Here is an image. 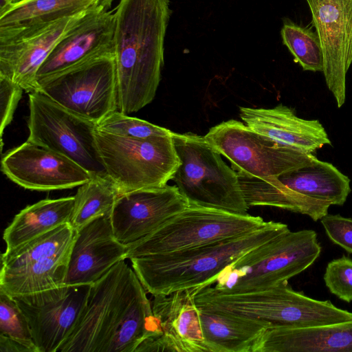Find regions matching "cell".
<instances>
[{
    "instance_id": "obj_1",
    "label": "cell",
    "mask_w": 352,
    "mask_h": 352,
    "mask_svg": "<svg viewBox=\"0 0 352 352\" xmlns=\"http://www.w3.org/2000/svg\"><path fill=\"white\" fill-rule=\"evenodd\" d=\"M160 332L146 291L123 260L90 285L80 316L58 352H135Z\"/></svg>"
},
{
    "instance_id": "obj_2",
    "label": "cell",
    "mask_w": 352,
    "mask_h": 352,
    "mask_svg": "<svg viewBox=\"0 0 352 352\" xmlns=\"http://www.w3.org/2000/svg\"><path fill=\"white\" fill-rule=\"evenodd\" d=\"M113 10L118 110L129 114L156 95L172 10L169 0H119Z\"/></svg>"
},
{
    "instance_id": "obj_3",
    "label": "cell",
    "mask_w": 352,
    "mask_h": 352,
    "mask_svg": "<svg viewBox=\"0 0 352 352\" xmlns=\"http://www.w3.org/2000/svg\"><path fill=\"white\" fill-rule=\"evenodd\" d=\"M289 230L287 224L270 221L260 229L239 236L129 260L144 288L153 296L199 289L239 258Z\"/></svg>"
},
{
    "instance_id": "obj_4",
    "label": "cell",
    "mask_w": 352,
    "mask_h": 352,
    "mask_svg": "<svg viewBox=\"0 0 352 352\" xmlns=\"http://www.w3.org/2000/svg\"><path fill=\"white\" fill-rule=\"evenodd\" d=\"M313 230L288 232L261 245L226 267L208 284L226 294L263 289L300 274L320 256Z\"/></svg>"
},
{
    "instance_id": "obj_5",
    "label": "cell",
    "mask_w": 352,
    "mask_h": 352,
    "mask_svg": "<svg viewBox=\"0 0 352 352\" xmlns=\"http://www.w3.org/2000/svg\"><path fill=\"white\" fill-rule=\"evenodd\" d=\"M173 138L181 164L172 180L189 204L247 214L238 174L205 137L173 132Z\"/></svg>"
},
{
    "instance_id": "obj_6",
    "label": "cell",
    "mask_w": 352,
    "mask_h": 352,
    "mask_svg": "<svg viewBox=\"0 0 352 352\" xmlns=\"http://www.w3.org/2000/svg\"><path fill=\"white\" fill-rule=\"evenodd\" d=\"M98 151L107 176L120 194L164 186L173 179L181 162L173 135L131 138L95 129Z\"/></svg>"
},
{
    "instance_id": "obj_7",
    "label": "cell",
    "mask_w": 352,
    "mask_h": 352,
    "mask_svg": "<svg viewBox=\"0 0 352 352\" xmlns=\"http://www.w3.org/2000/svg\"><path fill=\"white\" fill-rule=\"evenodd\" d=\"M259 216L189 205L154 231L128 245L127 259L166 254L239 236L266 224Z\"/></svg>"
},
{
    "instance_id": "obj_8",
    "label": "cell",
    "mask_w": 352,
    "mask_h": 352,
    "mask_svg": "<svg viewBox=\"0 0 352 352\" xmlns=\"http://www.w3.org/2000/svg\"><path fill=\"white\" fill-rule=\"evenodd\" d=\"M76 230L63 224L1 254L0 289L13 296L64 285Z\"/></svg>"
},
{
    "instance_id": "obj_9",
    "label": "cell",
    "mask_w": 352,
    "mask_h": 352,
    "mask_svg": "<svg viewBox=\"0 0 352 352\" xmlns=\"http://www.w3.org/2000/svg\"><path fill=\"white\" fill-rule=\"evenodd\" d=\"M204 137L241 177H278L311 164L316 159L313 153L280 144L236 120L215 125Z\"/></svg>"
},
{
    "instance_id": "obj_10",
    "label": "cell",
    "mask_w": 352,
    "mask_h": 352,
    "mask_svg": "<svg viewBox=\"0 0 352 352\" xmlns=\"http://www.w3.org/2000/svg\"><path fill=\"white\" fill-rule=\"evenodd\" d=\"M36 91L97 124L118 110L114 54L95 56L52 76L39 82Z\"/></svg>"
},
{
    "instance_id": "obj_11",
    "label": "cell",
    "mask_w": 352,
    "mask_h": 352,
    "mask_svg": "<svg viewBox=\"0 0 352 352\" xmlns=\"http://www.w3.org/2000/svg\"><path fill=\"white\" fill-rule=\"evenodd\" d=\"M29 111L27 140L69 158L92 175L107 176L96 146V124L38 91L29 93Z\"/></svg>"
},
{
    "instance_id": "obj_12",
    "label": "cell",
    "mask_w": 352,
    "mask_h": 352,
    "mask_svg": "<svg viewBox=\"0 0 352 352\" xmlns=\"http://www.w3.org/2000/svg\"><path fill=\"white\" fill-rule=\"evenodd\" d=\"M96 7L52 21L0 27V76L11 79L27 92L36 91V74L43 62Z\"/></svg>"
},
{
    "instance_id": "obj_13",
    "label": "cell",
    "mask_w": 352,
    "mask_h": 352,
    "mask_svg": "<svg viewBox=\"0 0 352 352\" xmlns=\"http://www.w3.org/2000/svg\"><path fill=\"white\" fill-rule=\"evenodd\" d=\"M89 287L64 284L12 296L28 320L38 352H58L80 316Z\"/></svg>"
},
{
    "instance_id": "obj_14",
    "label": "cell",
    "mask_w": 352,
    "mask_h": 352,
    "mask_svg": "<svg viewBox=\"0 0 352 352\" xmlns=\"http://www.w3.org/2000/svg\"><path fill=\"white\" fill-rule=\"evenodd\" d=\"M306 1L321 43L326 84L341 107L352 63V0Z\"/></svg>"
},
{
    "instance_id": "obj_15",
    "label": "cell",
    "mask_w": 352,
    "mask_h": 352,
    "mask_svg": "<svg viewBox=\"0 0 352 352\" xmlns=\"http://www.w3.org/2000/svg\"><path fill=\"white\" fill-rule=\"evenodd\" d=\"M189 205L176 185L166 184L121 193L109 216L114 236L123 244H131Z\"/></svg>"
},
{
    "instance_id": "obj_16",
    "label": "cell",
    "mask_w": 352,
    "mask_h": 352,
    "mask_svg": "<svg viewBox=\"0 0 352 352\" xmlns=\"http://www.w3.org/2000/svg\"><path fill=\"white\" fill-rule=\"evenodd\" d=\"M1 169L17 185L37 191L72 188L92 177L69 158L28 140L2 157Z\"/></svg>"
},
{
    "instance_id": "obj_17",
    "label": "cell",
    "mask_w": 352,
    "mask_h": 352,
    "mask_svg": "<svg viewBox=\"0 0 352 352\" xmlns=\"http://www.w3.org/2000/svg\"><path fill=\"white\" fill-rule=\"evenodd\" d=\"M197 291L153 296L152 309L160 332L144 340L135 352H208L195 300Z\"/></svg>"
},
{
    "instance_id": "obj_18",
    "label": "cell",
    "mask_w": 352,
    "mask_h": 352,
    "mask_svg": "<svg viewBox=\"0 0 352 352\" xmlns=\"http://www.w3.org/2000/svg\"><path fill=\"white\" fill-rule=\"evenodd\" d=\"M113 0L100 4L54 48L39 68L38 83L95 56L113 53Z\"/></svg>"
},
{
    "instance_id": "obj_19",
    "label": "cell",
    "mask_w": 352,
    "mask_h": 352,
    "mask_svg": "<svg viewBox=\"0 0 352 352\" xmlns=\"http://www.w3.org/2000/svg\"><path fill=\"white\" fill-rule=\"evenodd\" d=\"M128 245L114 236L110 217H99L76 231L65 285H91L127 258Z\"/></svg>"
},
{
    "instance_id": "obj_20",
    "label": "cell",
    "mask_w": 352,
    "mask_h": 352,
    "mask_svg": "<svg viewBox=\"0 0 352 352\" xmlns=\"http://www.w3.org/2000/svg\"><path fill=\"white\" fill-rule=\"evenodd\" d=\"M239 116L254 131L302 152L313 153L331 144L327 133L318 120L299 118L292 109L282 104L272 108L241 107Z\"/></svg>"
},
{
    "instance_id": "obj_21",
    "label": "cell",
    "mask_w": 352,
    "mask_h": 352,
    "mask_svg": "<svg viewBox=\"0 0 352 352\" xmlns=\"http://www.w3.org/2000/svg\"><path fill=\"white\" fill-rule=\"evenodd\" d=\"M254 352H352V320L309 328L268 327Z\"/></svg>"
},
{
    "instance_id": "obj_22",
    "label": "cell",
    "mask_w": 352,
    "mask_h": 352,
    "mask_svg": "<svg viewBox=\"0 0 352 352\" xmlns=\"http://www.w3.org/2000/svg\"><path fill=\"white\" fill-rule=\"evenodd\" d=\"M199 309L208 352H254L263 334L270 327L261 321Z\"/></svg>"
},
{
    "instance_id": "obj_23",
    "label": "cell",
    "mask_w": 352,
    "mask_h": 352,
    "mask_svg": "<svg viewBox=\"0 0 352 352\" xmlns=\"http://www.w3.org/2000/svg\"><path fill=\"white\" fill-rule=\"evenodd\" d=\"M74 199V196L46 199L22 209L3 232L6 250L14 249L63 224L69 223Z\"/></svg>"
},
{
    "instance_id": "obj_24",
    "label": "cell",
    "mask_w": 352,
    "mask_h": 352,
    "mask_svg": "<svg viewBox=\"0 0 352 352\" xmlns=\"http://www.w3.org/2000/svg\"><path fill=\"white\" fill-rule=\"evenodd\" d=\"M248 207L272 206L320 220L328 214L329 203L296 192L281 183L277 177L248 178L239 177Z\"/></svg>"
},
{
    "instance_id": "obj_25",
    "label": "cell",
    "mask_w": 352,
    "mask_h": 352,
    "mask_svg": "<svg viewBox=\"0 0 352 352\" xmlns=\"http://www.w3.org/2000/svg\"><path fill=\"white\" fill-rule=\"evenodd\" d=\"M277 178L301 195L342 206L351 191L350 179L332 164L318 160Z\"/></svg>"
},
{
    "instance_id": "obj_26",
    "label": "cell",
    "mask_w": 352,
    "mask_h": 352,
    "mask_svg": "<svg viewBox=\"0 0 352 352\" xmlns=\"http://www.w3.org/2000/svg\"><path fill=\"white\" fill-rule=\"evenodd\" d=\"M101 0H16L0 7V27L52 21L92 9Z\"/></svg>"
},
{
    "instance_id": "obj_27",
    "label": "cell",
    "mask_w": 352,
    "mask_h": 352,
    "mask_svg": "<svg viewBox=\"0 0 352 352\" xmlns=\"http://www.w3.org/2000/svg\"><path fill=\"white\" fill-rule=\"evenodd\" d=\"M120 194L108 176L92 175L78 187L74 195L70 225L77 231L99 217L110 216Z\"/></svg>"
},
{
    "instance_id": "obj_28",
    "label": "cell",
    "mask_w": 352,
    "mask_h": 352,
    "mask_svg": "<svg viewBox=\"0 0 352 352\" xmlns=\"http://www.w3.org/2000/svg\"><path fill=\"white\" fill-rule=\"evenodd\" d=\"M283 45L305 71L322 72L323 54L319 36L311 28L286 19L280 30Z\"/></svg>"
},
{
    "instance_id": "obj_29",
    "label": "cell",
    "mask_w": 352,
    "mask_h": 352,
    "mask_svg": "<svg viewBox=\"0 0 352 352\" xmlns=\"http://www.w3.org/2000/svg\"><path fill=\"white\" fill-rule=\"evenodd\" d=\"M96 127L109 133L131 138H148L173 133L166 128L129 116L118 110L106 116L96 124Z\"/></svg>"
},
{
    "instance_id": "obj_30",
    "label": "cell",
    "mask_w": 352,
    "mask_h": 352,
    "mask_svg": "<svg viewBox=\"0 0 352 352\" xmlns=\"http://www.w3.org/2000/svg\"><path fill=\"white\" fill-rule=\"evenodd\" d=\"M0 334L22 343L31 352H38L28 320L13 298L0 289Z\"/></svg>"
},
{
    "instance_id": "obj_31",
    "label": "cell",
    "mask_w": 352,
    "mask_h": 352,
    "mask_svg": "<svg viewBox=\"0 0 352 352\" xmlns=\"http://www.w3.org/2000/svg\"><path fill=\"white\" fill-rule=\"evenodd\" d=\"M324 280L331 293L338 298L352 301V259L342 256L330 261L326 267Z\"/></svg>"
},
{
    "instance_id": "obj_32",
    "label": "cell",
    "mask_w": 352,
    "mask_h": 352,
    "mask_svg": "<svg viewBox=\"0 0 352 352\" xmlns=\"http://www.w3.org/2000/svg\"><path fill=\"white\" fill-rule=\"evenodd\" d=\"M320 222L330 240L352 254V218L327 214Z\"/></svg>"
},
{
    "instance_id": "obj_33",
    "label": "cell",
    "mask_w": 352,
    "mask_h": 352,
    "mask_svg": "<svg viewBox=\"0 0 352 352\" xmlns=\"http://www.w3.org/2000/svg\"><path fill=\"white\" fill-rule=\"evenodd\" d=\"M23 89L11 79L0 76L1 126L0 135L13 118L15 109L21 98Z\"/></svg>"
},
{
    "instance_id": "obj_34",
    "label": "cell",
    "mask_w": 352,
    "mask_h": 352,
    "mask_svg": "<svg viewBox=\"0 0 352 352\" xmlns=\"http://www.w3.org/2000/svg\"><path fill=\"white\" fill-rule=\"evenodd\" d=\"M0 351L31 352L30 350L22 343L2 334H0Z\"/></svg>"
},
{
    "instance_id": "obj_35",
    "label": "cell",
    "mask_w": 352,
    "mask_h": 352,
    "mask_svg": "<svg viewBox=\"0 0 352 352\" xmlns=\"http://www.w3.org/2000/svg\"><path fill=\"white\" fill-rule=\"evenodd\" d=\"M12 0H1V6L10 2Z\"/></svg>"
},
{
    "instance_id": "obj_36",
    "label": "cell",
    "mask_w": 352,
    "mask_h": 352,
    "mask_svg": "<svg viewBox=\"0 0 352 352\" xmlns=\"http://www.w3.org/2000/svg\"><path fill=\"white\" fill-rule=\"evenodd\" d=\"M16 1V0H12V1ZM11 2V1H10Z\"/></svg>"
},
{
    "instance_id": "obj_37",
    "label": "cell",
    "mask_w": 352,
    "mask_h": 352,
    "mask_svg": "<svg viewBox=\"0 0 352 352\" xmlns=\"http://www.w3.org/2000/svg\"></svg>"
}]
</instances>
